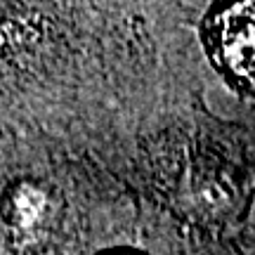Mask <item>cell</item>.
<instances>
[{
	"mask_svg": "<svg viewBox=\"0 0 255 255\" xmlns=\"http://www.w3.org/2000/svg\"><path fill=\"white\" fill-rule=\"evenodd\" d=\"M210 45L229 78L253 88V0H229L210 21Z\"/></svg>",
	"mask_w": 255,
	"mask_h": 255,
	"instance_id": "cell-1",
	"label": "cell"
},
{
	"mask_svg": "<svg viewBox=\"0 0 255 255\" xmlns=\"http://www.w3.org/2000/svg\"><path fill=\"white\" fill-rule=\"evenodd\" d=\"M116 255H132V253H116Z\"/></svg>",
	"mask_w": 255,
	"mask_h": 255,
	"instance_id": "cell-2",
	"label": "cell"
}]
</instances>
